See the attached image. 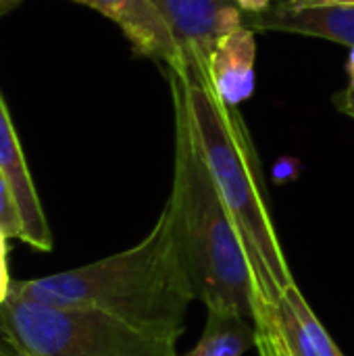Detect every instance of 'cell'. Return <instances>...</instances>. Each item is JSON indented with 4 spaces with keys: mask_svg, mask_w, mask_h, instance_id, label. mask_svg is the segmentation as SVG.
<instances>
[{
    "mask_svg": "<svg viewBox=\"0 0 354 356\" xmlns=\"http://www.w3.org/2000/svg\"><path fill=\"white\" fill-rule=\"evenodd\" d=\"M257 346V332L248 319L207 311V325L196 346L184 356H244Z\"/></svg>",
    "mask_w": 354,
    "mask_h": 356,
    "instance_id": "11",
    "label": "cell"
},
{
    "mask_svg": "<svg viewBox=\"0 0 354 356\" xmlns=\"http://www.w3.org/2000/svg\"><path fill=\"white\" fill-rule=\"evenodd\" d=\"M111 19L129 40L136 54L169 67L184 58L173 29L152 0H73Z\"/></svg>",
    "mask_w": 354,
    "mask_h": 356,
    "instance_id": "8",
    "label": "cell"
},
{
    "mask_svg": "<svg viewBox=\"0 0 354 356\" xmlns=\"http://www.w3.org/2000/svg\"><path fill=\"white\" fill-rule=\"evenodd\" d=\"M244 25L257 31H286L354 46V4L280 0L263 13L244 15Z\"/></svg>",
    "mask_w": 354,
    "mask_h": 356,
    "instance_id": "7",
    "label": "cell"
},
{
    "mask_svg": "<svg viewBox=\"0 0 354 356\" xmlns=\"http://www.w3.org/2000/svg\"><path fill=\"white\" fill-rule=\"evenodd\" d=\"M298 2H317V0H298Z\"/></svg>",
    "mask_w": 354,
    "mask_h": 356,
    "instance_id": "20",
    "label": "cell"
},
{
    "mask_svg": "<svg viewBox=\"0 0 354 356\" xmlns=\"http://www.w3.org/2000/svg\"><path fill=\"white\" fill-rule=\"evenodd\" d=\"M346 71H348L351 83H354V46L351 48V54H348V60H346Z\"/></svg>",
    "mask_w": 354,
    "mask_h": 356,
    "instance_id": "17",
    "label": "cell"
},
{
    "mask_svg": "<svg viewBox=\"0 0 354 356\" xmlns=\"http://www.w3.org/2000/svg\"><path fill=\"white\" fill-rule=\"evenodd\" d=\"M161 10L184 56H194L207 69L215 42L244 25V13L232 0H152Z\"/></svg>",
    "mask_w": 354,
    "mask_h": 356,
    "instance_id": "6",
    "label": "cell"
},
{
    "mask_svg": "<svg viewBox=\"0 0 354 356\" xmlns=\"http://www.w3.org/2000/svg\"><path fill=\"white\" fill-rule=\"evenodd\" d=\"M319 2H330V4H354V0H317L313 4H319Z\"/></svg>",
    "mask_w": 354,
    "mask_h": 356,
    "instance_id": "18",
    "label": "cell"
},
{
    "mask_svg": "<svg viewBox=\"0 0 354 356\" xmlns=\"http://www.w3.org/2000/svg\"><path fill=\"white\" fill-rule=\"evenodd\" d=\"M165 73L175 121L173 186L167 209L194 296L207 311L238 315L252 323L257 294L240 236L202 156L184 88L171 69Z\"/></svg>",
    "mask_w": 354,
    "mask_h": 356,
    "instance_id": "3",
    "label": "cell"
},
{
    "mask_svg": "<svg viewBox=\"0 0 354 356\" xmlns=\"http://www.w3.org/2000/svg\"><path fill=\"white\" fill-rule=\"evenodd\" d=\"M0 356H25L23 353H19L13 344H8L6 340L0 338Z\"/></svg>",
    "mask_w": 354,
    "mask_h": 356,
    "instance_id": "16",
    "label": "cell"
},
{
    "mask_svg": "<svg viewBox=\"0 0 354 356\" xmlns=\"http://www.w3.org/2000/svg\"><path fill=\"white\" fill-rule=\"evenodd\" d=\"M0 232L8 240L23 238V219H21L17 200L10 192V186L2 173H0Z\"/></svg>",
    "mask_w": 354,
    "mask_h": 356,
    "instance_id": "12",
    "label": "cell"
},
{
    "mask_svg": "<svg viewBox=\"0 0 354 356\" xmlns=\"http://www.w3.org/2000/svg\"><path fill=\"white\" fill-rule=\"evenodd\" d=\"M0 173L6 177L10 192L17 200L21 219H23V238L21 242L38 248V250H52L54 240L50 225L46 221L42 202L38 198L35 186L31 181L25 156L21 152L15 127L10 123L8 111L0 96Z\"/></svg>",
    "mask_w": 354,
    "mask_h": 356,
    "instance_id": "9",
    "label": "cell"
},
{
    "mask_svg": "<svg viewBox=\"0 0 354 356\" xmlns=\"http://www.w3.org/2000/svg\"><path fill=\"white\" fill-rule=\"evenodd\" d=\"M255 348L259 356H346L296 284L277 300L269 325L257 332Z\"/></svg>",
    "mask_w": 354,
    "mask_h": 356,
    "instance_id": "5",
    "label": "cell"
},
{
    "mask_svg": "<svg viewBox=\"0 0 354 356\" xmlns=\"http://www.w3.org/2000/svg\"><path fill=\"white\" fill-rule=\"evenodd\" d=\"M8 296L54 309L100 311L173 344L196 300L167 204L136 246L79 269L10 282Z\"/></svg>",
    "mask_w": 354,
    "mask_h": 356,
    "instance_id": "2",
    "label": "cell"
},
{
    "mask_svg": "<svg viewBox=\"0 0 354 356\" xmlns=\"http://www.w3.org/2000/svg\"><path fill=\"white\" fill-rule=\"evenodd\" d=\"M165 69L184 88L202 156L240 236L257 294L252 325L259 332L269 325L277 300L296 282L273 223L255 142L238 106L219 98L200 60L184 56Z\"/></svg>",
    "mask_w": 354,
    "mask_h": 356,
    "instance_id": "1",
    "label": "cell"
},
{
    "mask_svg": "<svg viewBox=\"0 0 354 356\" xmlns=\"http://www.w3.org/2000/svg\"><path fill=\"white\" fill-rule=\"evenodd\" d=\"M10 2H15V0H0V8H2V6H8Z\"/></svg>",
    "mask_w": 354,
    "mask_h": 356,
    "instance_id": "19",
    "label": "cell"
},
{
    "mask_svg": "<svg viewBox=\"0 0 354 356\" xmlns=\"http://www.w3.org/2000/svg\"><path fill=\"white\" fill-rule=\"evenodd\" d=\"M6 236L0 232V305L8 298V288H10V277H8V267H6Z\"/></svg>",
    "mask_w": 354,
    "mask_h": 356,
    "instance_id": "13",
    "label": "cell"
},
{
    "mask_svg": "<svg viewBox=\"0 0 354 356\" xmlns=\"http://www.w3.org/2000/svg\"><path fill=\"white\" fill-rule=\"evenodd\" d=\"M244 15H257V13H263L267 10L269 6H273L275 2L280 0H232Z\"/></svg>",
    "mask_w": 354,
    "mask_h": 356,
    "instance_id": "15",
    "label": "cell"
},
{
    "mask_svg": "<svg viewBox=\"0 0 354 356\" xmlns=\"http://www.w3.org/2000/svg\"><path fill=\"white\" fill-rule=\"evenodd\" d=\"M255 60L257 40L255 31L246 25L223 33L215 42L209 54L207 75L221 100L238 106L252 96L257 86Z\"/></svg>",
    "mask_w": 354,
    "mask_h": 356,
    "instance_id": "10",
    "label": "cell"
},
{
    "mask_svg": "<svg viewBox=\"0 0 354 356\" xmlns=\"http://www.w3.org/2000/svg\"><path fill=\"white\" fill-rule=\"evenodd\" d=\"M0 338L25 356H177L175 344L111 315L6 298Z\"/></svg>",
    "mask_w": 354,
    "mask_h": 356,
    "instance_id": "4",
    "label": "cell"
},
{
    "mask_svg": "<svg viewBox=\"0 0 354 356\" xmlns=\"http://www.w3.org/2000/svg\"><path fill=\"white\" fill-rule=\"evenodd\" d=\"M334 104L340 113L348 115L354 119V83H348L344 90H340L336 96H334Z\"/></svg>",
    "mask_w": 354,
    "mask_h": 356,
    "instance_id": "14",
    "label": "cell"
}]
</instances>
